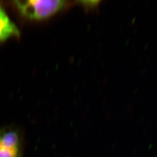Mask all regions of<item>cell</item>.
<instances>
[{
	"label": "cell",
	"instance_id": "6da1fadb",
	"mask_svg": "<svg viewBox=\"0 0 157 157\" xmlns=\"http://www.w3.org/2000/svg\"><path fill=\"white\" fill-rule=\"evenodd\" d=\"M69 3L59 0H28L13 2L14 7L22 17L32 21H41L51 17L66 8Z\"/></svg>",
	"mask_w": 157,
	"mask_h": 157
},
{
	"label": "cell",
	"instance_id": "7a4b0ae2",
	"mask_svg": "<svg viewBox=\"0 0 157 157\" xmlns=\"http://www.w3.org/2000/svg\"><path fill=\"white\" fill-rule=\"evenodd\" d=\"M0 157H24L21 132L12 127L0 128Z\"/></svg>",
	"mask_w": 157,
	"mask_h": 157
},
{
	"label": "cell",
	"instance_id": "3957f363",
	"mask_svg": "<svg viewBox=\"0 0 157 157\" xmlns=\"http://www.w3.org/2000/svg\"><path fill=\"white\" fill-rule=\"evenodd\" d=\"M19 36L20 32L18 28L0 6V43L11 37Z\"/></svg>",
	"mask_w": 157,
	"mask_h": 157
},
{
	"label": "cell",
	"instance_id": "277c9868",
	"mask_svg": "<svg viewBox=\"0 0 157 157\" xmlns=\"http://www.w3.org/2000/svg\"><path fill=\"white\" fill-rule=\"evenodd\" d=\"M101 3L100 1H82L79 2L82 7H84L86 10H95L96 9L98 6H99L100 3Z\"/></svg>",
	"mask_w": 157,
	"mask_h": 157
}]
</instances>
